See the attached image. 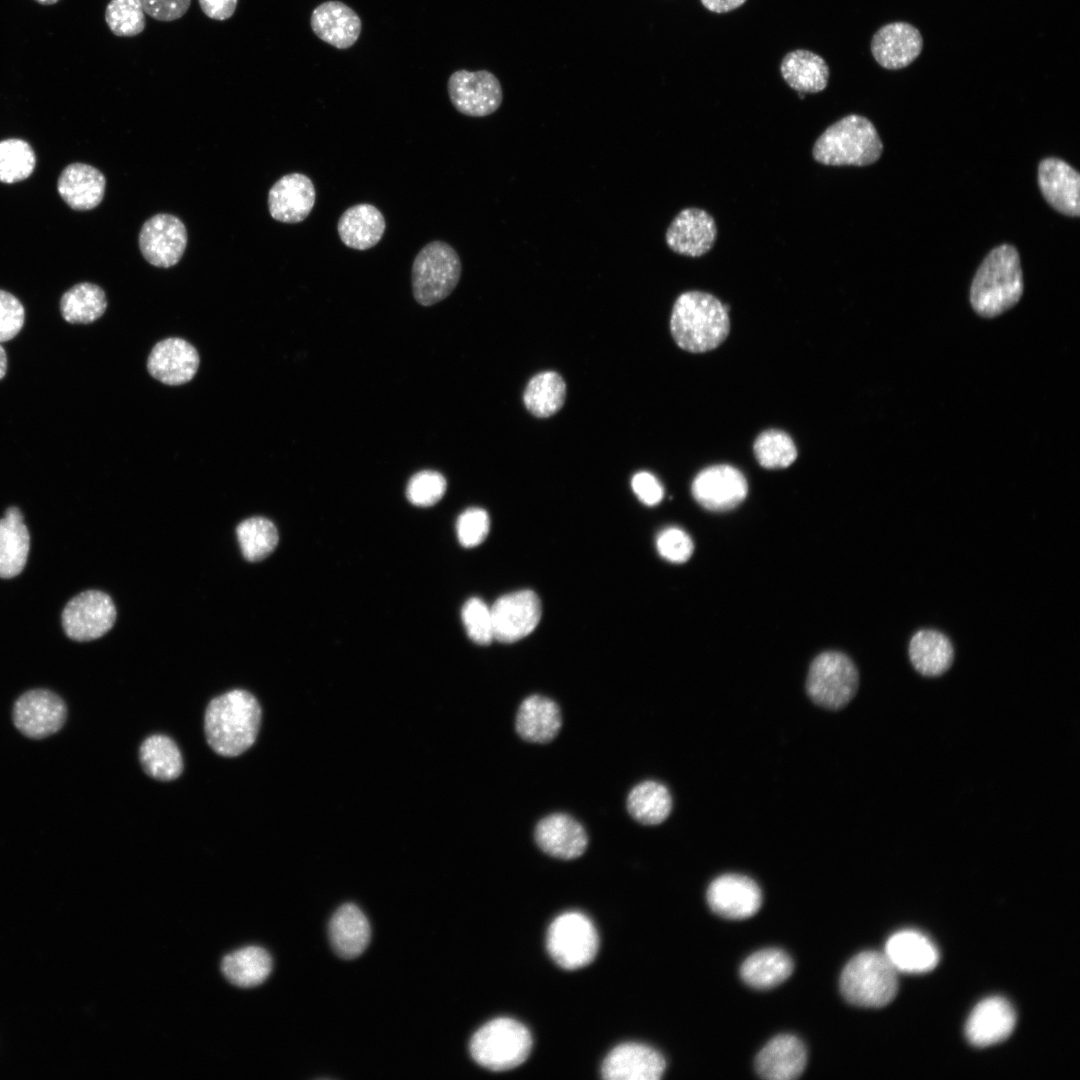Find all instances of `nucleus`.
<instances>
[{
	"mask_svg": "<svg viewBox=\"0 0 1080 1080\" xmlns=\"http://www.w3.org/2000/svg\"><path fill=\"white\" fill-rule=\"evenodd\" d=\"M729 307L712 294L687 291L676 299L670 318V331L676 344L692 353L718 347L728 336Z\"/></svg>",
	"mask_w": 1080,
	"mask_h": 1080,
	"instance_id": "nucleus-2",
	"label": "nucleus"
},
{
	"mask_svg": "<svg viewBox=\"0 0 1080 1080\" xmlns=\"http://www.w3.org/2000/svg\"><path fill=\"white\" fill-rule=\"evenodd\" d=\"M35 1H37L38 3L43 4V5H52V4H55L56 2H58L59 0H35Z\"/></svg>",
	"mask_w": 1080,
	"mask_h": 1080,
	"instance_id": "nucleus-55",
	"label": "nucleus"
},
{
	"mask_svg": "<svg viewBox=\"0 0 1080 1080\" xmlns=\"http://www.w3.org/2000/svg\"><path fill=\"white\" fill-rule=\"evenodd\" d=\"M116 619L111 597L101 591L88 590L72 598L62 613L66 635L76 641H89L107 633Z\"/></svg>",
	"mask_w": 1080,
	"mask_h": 1080,
	"instance_id": "nucleus-10",
	"label": "nucleus"
},
{
	"mask_svg": "<svg viewBox=\"0 0 1080 1080\" xmlns=\"http://www.w3.org/2000/svg\"><path fill=\"white\" fill-rule=\"evenodd\" d=\"M566 398V383L562 376L554 371H545L534 375L526 385L523 402L526 409L538 418H546L557 413Z\"/></svg>",
	"mask_w": 1080,
	"mask_h": 1080,
	"instance_id": "nucleus-39",
	"label": "nucleus"
},
{
	"mask_svg": "<svg viewBox=\"0 0 1080 1080\" xmlns=\"http://www.w3.org/2000/svg\"><path fill=\"white\" fill-rule=\"evenodd\" d=\"M310 26L320 40L343 50L356 43L361 34L362 22L359 15L348 5L329 0L314 8Z\"/></svg>",
	"mask_w": 1080,
	"mask_h": 1080,
	"instance_id": "nucleus-25",
	"label": "nucleus"
},
{
	"mask_svg": "<svg viewBox=\"0 0 1080 1080\" xmlns=\"http://www.w3.org/2000/svg\"><path fill=\"white\" fill-rule=\"evenodd\" d=\"M666 1067L663 1056L654 1048L635 1042L613 1048L601 1067L606 1080H658Z\"/></svg>",
	"mask_w": 1080,
	"mask_h": 1080,
	"instance_id": "nucleus-17",
	"label": "nucleus"
},
{
	"mask_svg": "<svg viewBox=\"0 0 1080 1080\" xmlns=\"http://www.w3.org/2000/svg\"><path fill=\"white\" fill-rule=\"evenodd\" d=\"M626 806L630 816L640 824L658 825L670 815L672 797L664 784L646 780L632 788Z\"/></svg>",
	"mask_w": 1080,
	"mask_h": 1080,
	"instance_id": "nucleus-36",
	"label": "nucleus"
},
{
	"mask_svg": "<svg viewBox=\"0 0 1080 1080\" xmlns=\"http://www.w3.org/2000/svg\"><path fill=\"white\" fill-rule=\"evenodd\" d=\"M66 715L64 701L46 689L25 692L13 707L14 725L22 734L32 739L45 738L59 731L65 723Z\"/></svg>",
	"mask_w": 1080,
	"mask_h": 1080,
	"instance_id": "nucleus-12",
	"label": "nucleus"
},
{
	"mask_svg": "<svg viewBox=\"0 0 1080 1080\" xmlns=\"http://www.w3.org/2000/svg\"><path fill=\"white\" fill-rule=\"evenodd\" d=\"M370 925L363 912L354 904H344L333 914L329 923L331 945L340 957L359 956L370 941Z\"/></svg>",
	"mask_w": 1080,
	"mask_h": 1080,
	"instance_id": "nucleus-30",
	"label": "nucleus"
},
{
	"mask_svg": "<svg viewBox=\"0 0 1080 1080\" xmlns=\"http://www.w3.org/2000/svg\"><path fill=\"white\" fill-rule=\"evenodd\" d=\"M666 243L675 253L700 257L711 250L717 237L713 217L700 208L680 211L666 231Z\"/></svg>",
	"mask_w": 1080,
	"mask_h": 1080,
	"instance_id": "nucleus-18",
	"label": "nucleus"
},
{
	"mask_svg": "<svg viewBox=\"0 0 1080 1080\" xmlns=\"http://www.w3.org/2000/svg\"><path fill=\"white\" fill-rule=\"evenodd\" d=\"M546 946L551 958L562 968L574 970L593 961L599 938L593 922L578 911L565 912L550 924Z\"/></svg>",
	"mask_w": 1080,
	"mask_h": 1080,
	"instance_id": "nucleus-9",
	"label": "nucleus"
},
{
	"mask_svg": "<svg viewBox=\"0 0 1080 1080\" xmlns=\"http://www.w3.org/2000/svg\"><path fill=\"white\" fill-rule=\"evenodd\" d=\"M105 177L93 166L83 163L68 165L58 179L61 198L74 210H90L104 197Z\"/></svg>",
	"mask_w": 1080,
	"mask_h": 1080,
	"instance_id": "nucleus-28",
	"label": "nucleus"
},
{
	"mask_svg": "<svg viewBox=\"0 0 1080 1080\" xmlns=\"http://www.w3.org/2000/svg\"><path fill=\"white\" fill-rule=\"evenodd\" d=\"M107 308L104 291L96 284L82 282L66 291L60 300V311L72 324H89L100 318Z\"/></svg>",
	"mask_w": 1080,
	"mask_h": 1080,
	"instance_id": "nucleus-40",
	"label": "nucleus"
},
{
	"mask_svg": "<svg viewBox=\"0 0 1080 1080\" xmlns=\"http://www.w3.org/2000/svg\"><path fill=\"white\" fill-rule=\"evenodd\" d=\"M1016 1014L1004 998L990 997L980 1002L970 1014L965 1034L976 1047H987L1005 1040L1012 1033Z\"/></svg>",
	"mask_w": 1080,
	"mask_h": 1080,
	"instance_id": "nucleus-23",
	"label": "nucleus"
},
{
	"mask_svg": "<svg viewBox=\"0 0 1080 1080\" xmlns=\"http://www.w3.org/2000/svg\"><path fill=\"white\" fill-rule=\"evenodd\" d=\"M883 144L870 120L850 114L830 125L816 140L812 154L830 166H866L876 162Z\"/></svg>",
	"mask_w": 1080,
	"mask_h": 1080,
	"instance_id": "nucleus-4",
	"label": "nucleus"
},
{
	"mask_svg": "<svg viewBox=\"0 0 1080 1080\" xmlns=\"http://www.w3.org/2000/svg\"><path fill=\"white\" fill-rule=\"evenodd\" d=\"M884 954L897 971L924 973L938 963L939 954L934 944L917 931L905 930L892 935Z\"/></svg>",
	"mask_w": 1080,
	"mask_h": 1080,
	"instance_id": "nucleus-29",
	"label": "nucleus"
},
{
	"mask_svg": "<svg viewBox=\"0 0 1080 1080\" xmlns=\"http://www.w3.org/2000/svg\"><path fill=\"white\" fill-rule=\"evenodd\" d=\"M1038 182L1046 201L1067 216L1080 215V176L1061 159L1046 158L1038 168Z\"/></svg>",
	"mask_w": 1080,
	"mask_h": 1080,
	"instance_id": "nucleus-24",
	"label": "nucleus"
},
{
	"mask_svg": "<svg viewBox=\"0 0 1080 1080\" xmlns=\"http://www.w3.org/2000/svg\"><path fill=\"white\" fill-rule=\"evenodd\" d=\"M858 684L859 675L853 661L843 653L828 651L811 663L806 690L815 704L838 710L852 700Z\"/></svg>",
	"mask_w": 1080,
	"mask_h": 1080,
	"instance_id": "nucleus-8",
	"label": "nucleus"
},
{
	"mask_svg": "<svg viewBox=\"0 0 1080 1080\" xmlns=\"http://www.w3.org/2000/svg\"><path fill=\"white\" fill-rule=\"evenodd\" d=\"M196 348L184 339L171 337L158 342L151 350L147 369L150 375L167 385L189 382L199 367Z\"/></svg>",
	"mask_w": 1080,
	"mask_h": 1080,
	"instance_id": "nucleus-19",
	"label": "nucleus"
},
{
	"mask_svg": "<svg viewBox=\"0 0 1080 1080\" xmlns=\"http://www.w3.org/2000/svg\"><path fill=\"white\" fill-rule=\"evenodd\" d=\"M7 370V356L3 346L0 344V380L5 376Z\"/></svg>",
	"mask_w": 1080,
	"mask_h": 1080,
	"instance_id": "nucleus-54",
	"label": "nucleus"
},
{
	"mask_svg": "<svg viewBox=\"0 0 1080 1080\" xmlns=\"http://www.w3.org/2000/svg\"><path fill=\"white\" fill-rule=\"evenodd\" d=\"M656 547L664 559L673 563L687 561L694 549L690 536L677 527L662 530L657 536Z\"/></svg>",
	"mask_w": 1080,
	"mask_h": 1080,
	"instance_id": "nucleus-48",
	"label": "nucleus"
},
{
	"mask_svg": "<svg viewBox=\"0 0 1080 1080\" xmlns=\"http://www.w3.org/2000/svg\"><path fill=\"white\" fill-rule=\"evenodd\" d=\"M490 527L487 512L478 507L468 508L462 512L457 520L458 540L464 547L471 548L481 544L486 538Z\"/></svg>",
	"mask_w": 1080,
	"mask_h": 1080,
	"instance_id": "nucleus-47",
	"label": "nucleus"
},
{
	"mask_svg": "<svg viewBox=\"0 0 1080 1080\" xmlns=\"http://www.w3.org/2000/svg\"><path fill=\"white\" fill-rule=\"evenodd\" d=\"M780 73L792 89L804 94L823 91L828 84L830 70L820 55L806 49H796L783 57Z\"/></svg>",
	"mask_w": 1080,
	"mask_h": 1080,
	"instance_id": "nucleus-32",
	"label": "nucleus"
},
{
	"mask_svg": "<svg viewBox=\"0 0 1080 1080\" xmlns=\"http://www.w3.org/2000/svg\"><path fill=\"white\" fill-rule=\"evenodd\" d=\"M447 483L442 474L424 470L414 474L407 485V499L416 506L427 507L437 503L446 491Z\"/></svg>",
	"mask_w": 1080,
	"mask_h": 1080,
	"instance_id": "nucleus-46",
	"label": "nucleus"
},
{
	"mask_svg": "<svg viewBox=\"0 0 1080 1080\" xmlns=\"http://www.w3.org/2000/svg\"><path fill=\"white\" fill-rule=\"evenodd\" d=\"M262 711L253 694L234 689L213 698L205 711L204 731L209 746L219 755L235 757L255 742Z\"/></svg>",
	"mask_w": 1080,
	"mask_h": 1080,
	"instance_id": "nucleus-1",
	"label": "nucleus"
},
{
	"mask_svg": "<svg viewBox=\"0 0 1080 1080\" xmlns=\"http://www.w3.org/2000/svg\"><path fill=\"white\" fill-rule=\"evenodd\" d=\"M532 1036L525 1025L508 1018H495L472 1036L469 1050L479 1065L492 1071H505L521 1065L529 1056Z\"/></svg>",
	"mask_w": 1080,
	"mask_h": 1080,
	"instance_id": "nucleus-6",
	"label": "nucleus"
},
{
	"mask_svg": "<svg viewBox=\"0 0 1080 1080\" xmlns=\"http://www.w3.org/2000/svg\"><path fill=\"white\" fill-rule=\"evenodd\" d=\"M236 534L244 558L251 562L266 558L278 544L276 526L264 517L242 521L236 528Z\"/></svg>",
	"mask_w": 1080,
	"mask_h": 1080,
	"instance_id": "nucleus-41",
	"label": "nucleus"
},
{
	"mask_svg": "<svg viewBox=\"0 0 1080 1080\" xmlns=\"http://www.w3.org/2000/svg\"><path fill=\"white\" fill-rule=\"evenodd\" d=\"M908 652L915 670L927 677L942 675L951 667L954 659L949 638L930 629L920 630L912 636Z\"/></svg>",
	"mask_w": 1080,
	"mask_h": 1080,
	"instance_id": "nucleus-33",
	"label": "nucleus"
},
{
	"mask_svg": "<svg viewBox=\"0 0 1080 1080\" xmlns=\"http://www.w3.org/2000/svg\"><path fill=\"white\" fill-rule=\"evenodd\" d=\"M315 198V188L308 176L301 173L284 175L269 191L270 215L283 223L301 222L312 211Z\"/></svg>",
	"mask_w": 1080,
	"mask_h": 1080,
	"instance_id": "nucleus-22",
	"label": "nucleus"
},
{
	"mask_svg": "<svg viewBox=\"0 0 1080 1080\" xmlns=\"http://www.w3.org/2000/svg\"><path fill=\"white\" fill-rule=\"evenodd\" d=\"M25 312L11 293L0 290V343L13 339L22 329Z\"/></svg>",
	"mask_w": 1080,
	"mask_h": 1080,
	"instance_id": "nucleus-49",
	"label": "nucleus"
},
{
	"mask_svg": "<svg viewBox=\"0 0 1080 1080\" xmlns=\"http://www.w3.org/2000/svg\"><path fill=\"white\" fill-rule=\"evenodd\" d=\"M143 10L152 18L170 22L184 16L191 0H140Z\"/></svg>",
	"mask_w": 1080,
	"mask_h": 1080,
	"instance_id": "nucleus-50",
	"label": "nucleus"
},
{
	"mask_svg": "<svg viewBox=\"0 0 1080 1080\" xmlns=\"http://www.w3.org/2000/svg\"><path fill=\"white\" fill-rule=\"evenodd\" d=\"M793 971V962L783 950L767 948L751 954L740 967V976L749 986L768 989L784 982Z\"/></svg>",
	"mask_w": 1080,
	"mask_h": 1080,
	"instance_id": "nucleus-35",
	"label": "nucleus"
},
{
	"mask_svg": "<svg viewBox=\"0 0 1080 1080\" xmlns=\"http://www.w3.org/2000/svg\"><path fill=\"white\" fill-rule=\"evenodd\" d=\"M840 989L843 997L853 1005L883 1007L897 994V970L884 953L864 951L845 965Z\"/></svg>",
	"mask_w": 1080,
	"mask_h": 1080,
	"instance_id": "nucleus-5",
	"label": "nucleus"
},
{
	"mask_svg": "<svg viewBox=\"0 0 1080 1080\" xmlns=\"http://www.w3.org/2000/svg\"><path fill=\"white\" fill-rule=\"evenodd\" d=\"M631 486L638 499L649 506L658 504L664 495L659 480L646 471L636 473L632 477Z\"/></svg>",
	"mask_w": 1080,
	"mask_h": 1080,
	"instance_id": "nucleus-51",
	"label": "nucleus"
},
{
	"mask_svg": "<svg viewBox=\"0 0 1080 1080\" xmlns=\"http://www.w3.org/2000/svg\"><path fill=\"white\" fill-rule=\"evenodd\" d=\"M198 2L207 17L224 21L233 16L238 0H198Z\"/></svg>",
	"mask_w": 1080,
	"mask_h": 1080,
	"instance_id": "nucleus-52",
	"label": "nucleus"
},
{
	"mask_svg": "<svg viewBox=\"0 0 1080 1080\" xmlns=\"http://www.w3.org/2000/svg\"><path fill=\"white\" fill-rule=\"evenodd\" d=\"M221 970L232 984L253 987L265 981L271 973L272 958L265 949L248 946L226 955Z\"/></svg>",
	"mask_w": 1080,
	"mask_h": 1080,
	"instance_id": "nucleus-37",
	"label": "nucleus"
},
{
	"mask_svg": "<svg viewBox=\"0 0 1080 1080\" xmlns=\"http://www.w3.org/2000/svg\"><path fill=\"white\" fill-rule=\"evenodd\" d=\"M447 90L454 108L471 117L494 113L503 100L499 80L487 70H457L450 75Z\"/></svg>",
	"mask_w": 1080,
	"mask_h": 1080,
	"instance_id": "nucleus-11",
	"label": "nucleus"
},
{
	"mask_svg": "<svg viewBox=\"0 0 1080 1080\" xmlns=\"http://www.w3.org/2000/svg\"><path fill=\"white\" fill-rule=\"evenodd\" d=\"M691 491L695 500L705 509L727 511L745 499L748 485L746 478L737 468L719 464L700 471L692 482Z\"/></svg>",
	"mask_w": 1080,
	"mask_h": 1080,
	"instance_id": "nucleus-15",
	"label": "nucleus"
},
{
	"mask_svg": "<svg viewBox=\"0 0 1080 1080\" xmlns=\"http://www.w3.org/2000/svg\"><path fill=\"white\" fill-rule=\"evenodd\" d=\"M494 639L513 643L529 635L541 618V602L531 590H519L498 598L490 607Z\"/></svg>",
	"mask_w": 1080,
	"mask_h": 1080,
	"instance_id": "nucleus-13",
	"label": "nucleus"
},
{
	"mask_svg": "<svg viewBox=\"0 0 1080 1080\" xmlns=\"http://www.w3.org/2000/svg\"><path fill=\"white\" fill-rule=\"evenodd\" d=\"M139 758L143 770L160 781L178 778L183 771V759L177 744L168 736L151 735L141 744Z\"/></svg>",
	"mask_w": 1080,
	"mask_h": 1080,
	"instance_id": "nucleus-38",
	"label": "nucleus"
},
{
	"mask_svg": "<svg viewBox=\"0 0 1080 1080\" xmlns=\"http://www.w3.org/2000/svg\"><path fill=\"white\" fill-rule=\"evenodd\" d=\"M707 902L719 916L735 920L745 919L759 910L762 894L751 878L741 874H724L710 883Z\"/></svg>",
	"mask_w": 1080,
	"mask_h": 1080,
	"instance_id": "nucleus-16",
	"label": "nucleus"
},
{
	"mask_svg": "<svg viewBox=\"0 0 1080 1080\" xmlns=\"http://www.w3.org/2000/svg\"><path fill=\"white\" fill-rule=\"evenodd\" d=\"M184 223L171 214H156L149 218L139 233V247L144 258L161 268L174 266L187 245Z\"/></svg>",
	"mask_w": 1080,
	"mask_h": 1080,
	"instance_id": "nucleus-14",
	"label": "nucleus"
},
{
	"mask_svg": "<svg viewBox=\"0 0 1080 1080\" xmlns=\"http://www.w3.org/2000/svg\"><path fill=\"white\" fill-rule=\"evenodd\" d=\"M144 13L140 0H110L105 10V21L114 35L134 37L145 29Z\"/></svg>",
	"mask_w": 1080,
	"mask_h": 1080,
	"instance_id": "nucleus-44",
	"label": "nucleus"
},
{
	"mask_svg": "<svg viewBox=\"0 0 1080 1080\" xmlns=\"http://www.w3.org/2000/svg\"><path fill=\"white\" fill-rule=\"evenodd\" d=\"M463 624L469 638L479 644L488 645L494 639L491 609L480 598L472 597L463 605L461 612Z\"/></svg>",
	"mask_w": 1080,
	"mask_h": 1080,
	"instance_id": "nucleus-45",
	"label": "nucleus"
},
{
	"mask_svg": "<svg viewBox=\"0 0 1080 1080\" xmlns=\"http://www.w3.org/2000/svg\"><path fill=\"white\" fill-rule=\"evenodd\" d=\"M30 548V535L17 507L6 510L0 519V577L12 578L24 568Z\"/></svg>",
	"mask_w": 1080,
	"mask_h": 1080,
	"instance_id": "nucleus-34",
	"label": "nucleus"
},
{
	"mask_svg": "<svg viewBox=\"0 0 1080 1080\" xmlns=\"http://www.w3.org/2000/svg\"><path fill=\"white\" fill-rule=\"evenodd\" d=\"M386 223L383 214L375 206L361 203L349 207L337 224L341 241L349 248L367 250L375 246L384 235Z\"/></svg>",
	"mask_w": 1080,
	"mask_h": 1080,
	"instance_id": "nucleus-31",
	"label": "nucleus"
},
{
	"mask_svg": "<svg viewBox=\"0 0 1080 1080\" xmlns=\"http://www.w3.org/2000/svg\"><path fill=\"white\" fill-rule=\"evenodd\" d=\"M461 271V260L451 245L440 240L429 242L413 261L411 284L414 299L425 307L444 300L456 288Z\"/></svg>",
	"mask_w": 1080,
	"mask_h": 1080,
	"instance_id": "nucleus-7",
	"label": "nucleus"
},
{
	"mask_svg": "<svg viewBox=\"0 0 1080 1080\" xmlns=\"http://www.w3.org/2000/svg\"><path fill=\"white\" fill-rule=\"evenodd\" d=\"M807 1052L794 1035L781 1034L771 1039L755 1059L756 1072L765 1079L791 1080L805 1069Z\"/></svg>",
	"mask_w": 1080,
	"mask_h": 1080,
	"instance_id": "nucleus-26",
	"label": "nucleus"
},
{
	"mask_svg": "<svg viewBox=\"0 0 1080 1080\" xmlns=\"http://www.w3.org/2000/svg\"><path fill=\"white\" fill-rule=\"evenodd\" d=\"M36 158L31 146L21 139L0 141V181L15 183L28 178L34 170Z\"/></svg>",
	"mask_w": 1080,
	"mask_h": 1080,
	"instance_id": "nucleus-43",
	"label": "nucleus"
},
{
	"mask_svg": "<svg viewBox=\"0 0 1080 1080\" xmlns=\"http://www.w3.org/2000/svg\"><path fill=\"white\" fill-rule=\"evenodd\" d=\"M922 47L920 31L906 22H893L882 26L871 40L874 59L888 70L907 67L920 55Z\"/></svg>",
	"mask_w": 1080,
	"mask_h": 1080,
	"instance_id": "nucleus-20",
	"label": "nucleus"
},
{
	"mask_svg": "<svg viewBox=\"0 0 1080 1080\" xmlns=\"http://www.w3.org/2000/svg\"><path fill=\"white\" fill-rule=\"evenodd\" d=\"M561 726L562 716L558 704L542 695L526 697L515 718L517 734L530 743L545 744L552 741Z\"/></svg>",
	"mask_w": 1080,
	"mask_h": 1080,
	"instance_id": "nucleus-27",
	"label": "nucleus"
},
{
	"mask_svg": "<svg viewBox=\"0 0 1080 1080\" xmlns=\"http://www.w3.org/2000/svg\"><path fill=\"white\" fill-rule=\"evenodd\" d=\"M534 838L546 854L572 860L581 856L588 846L587 833L580 822L565 813H553L536 825Z\"/></svg>",
	"mask_w": 1080,
	"mask_h": 1080,
	"instance_id": "nucleus-21",
	"label": "nucleus"
},
{
	"mask_svg": "<svg viewBox=\"0 0 1080 1080\" xmlns=\"http://www.w3.org/2000/svg\"><path fill=\"white\" fill-rule=\"evenodd\" d=\"M702 5L714 13H727L742 6L746 0H700Z\"/></svg>",
	"mask_w": 1080,
	"mask_h": 1080,
	"instance_id": "nucleus-53",
	"label": "nucleus"
},
{
	"mask_svg": "<svg viewBox=\"0 0 1080 1080\" xmlns=\"http://www.w3.org/2000/svg\"><path fill=\"white\" fill-rule=\"evenodd\" d=\"M1023 293L1019 254L1014 246L993 249L978 268L970 289V302L982 317L992 318L1013 307Z\"/></svg>",
	"mask_w": 1080,
	"mask_h": 1080,
	"instance_id": "nucleus-3",
	"label": "nucleus"
},
{
	"mask_svg": "<svg viewBox=\"0 0 1080 1080\" xmlns=\"http://www.w3.org/2000/svg\"><path fill=\"white\" fill-rule=\"evenodd\" d=\"M758 463L766 469H783L797 458L792 438L784 431L769 429L758 435L753 445Z\"/></svg>",
	"mask_w": 1080,
	"mask_h": 1080,
	"instance_id": "nucleus-42",
	"label": "nucleus"
}]
</instances>
